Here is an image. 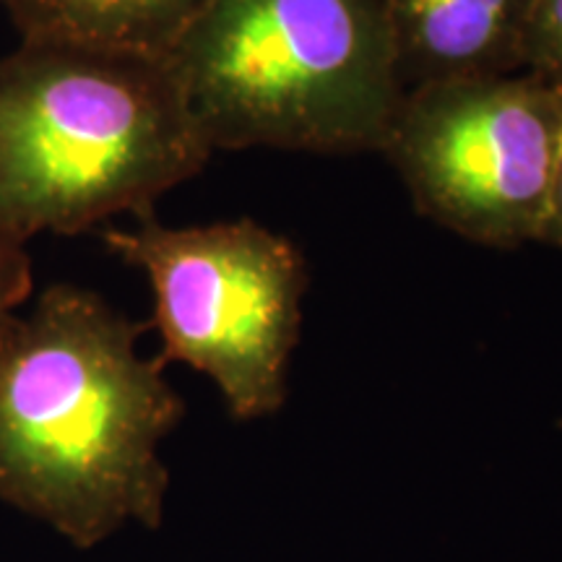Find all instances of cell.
Listing matches in <instances>:
<instances>
[{
  "label": "cell",
  "instance_id": "obj_7",
  "mask_svg": "<svg viewBox=\"0 0 562 562\" xmlns=\"http://www.w3.org/2000/svg\"><path fill=\"white\" fill-rule=\"evenodd\" d=\"M21 40L170 60L209 0H3Z\"/></svg>",
  "mask_w": 562,
  "mask_h": 562
},
{
  "label": "cell",
  "instance_id": "obj_10",
  "mask_svg": "<svg viewBox=\"0 0 562 562\" xmlns=\"http://www.w3.org/2000/svg\"><path fill=\"white\" fill-rule=\"evenodd\" d=\"M544 245H552V248L562 250V154H560V170H558V182H554V195H552V211L550 222H547Z\"/></svg>",
  "mask_w": 562,
  "mask_h": 562
},
{
  "label": "cell",
  "instance_id": "obj_3",
  "mask_svg": "<svg viewBox=\"0 0 562 562\" xmlns=\"http://www.w3.org/2000/svg\"><path fill=\"white\" fill-rule=\"evenodd\" d=\"M167 63L211 151H381L404 97L385 0H209Z\"/></svg>",
  "mask_w": 562,
  "mask_h": 562
},
{
  "label": "cell",
  "instance_id": "obj_4",
  "mask_svg": "<svg viewBox=\"0 0 562 562\" xmlns=\"http://www.w3.org/2000/svg\"><path fill=\"white\" fill-rule=\"evenodd\" d=\"M102 240L149 279L161 364L209 375L235 419L284 406L307 290L297 245L252 220L165 227L154 214Z\"/></svg>",
  "mask_w": 562,
  "mask_h": 562
},
{
  "label": "cell",
  "instance_id": "obj_11",
  "mask_svg": "<svg viewBox=\"0 0 562 562\" xmlns=\"http://www.w3.org/2000/svg\"><path fill=\"white\" fill-rule=\"evenodd\" d=\"M0 3H3V0H0Z\"/></svg>",
  "mask_w": 562,
  "mask_h": 562
},
{
  "label": "cell",
  "instance_id": "obj_9",
  "mask_svg": "<svg viewBox=\"0 0 562 562\" xmlns=\"http://www.w3.org/2000/svg\"><path fill=\"white\" fill-rule=\"evenodd\" d=\"M32 294V258L26 245L0 235V334Z\"/></svg>",
  "mask_w": 562,
  "mask_h": 562
},
{
  "label": "cell",
  "instance_id": "obj_8",
  "mask_svg": "<svg viewBox=\"0 0 562 562\" xmlns=\"http://www.w3.org/2000/svg\"><path fill=\"white\" fill-rule=\"evenodd\" d=\"M524 70L562 81V0H529Z\"/></svg>",
  "mask_w": 562,
  "mask_h": 562
},
{
  "label": "cell",
  "instance_id": "obj_2",
  "mask_svg": "<svg viewBox=\"0 0 562 562\" xmlns=\"http://www.w3.org/2000/svg\"><path fill=\"white\" fill-rule=\"evenodd\" d=\"M211 154L167 60L45 40L0 55L3 237L149 216Z\"/></svg>",
  "mask_w": 562,
  "mask_h": 562
},
{
  "label": "cell",
  "instance_id": "obj_1",
  "mask_svg": "<svg viewBox=\"0 0 562 562\" xmlns=\"http://www.w3.org/2000/svg\"><path fill=\"white\" fill-rule=\"evenodd\" d=\"M140 331L97 292L53 284L0 334V501L79 550L161 524L159 442L186 406Z\"/></svg>",
  "mask_w": 562,
  "mask_h": 562
},
{
  "label": "cell",
  "instance_id": "obj_6",
  "mask_svg": "<svg viewBox=\"0 0 562 562\" xmlns=\"http://www.w3.org/2000/svg\"><path fill=\"white\" fill-rule=\"evenodd\" d=\"M402 91L524 70L529 0H385Z\"/></svg>",
  "mask_w": 562,
  "mask_h": 562
},
{
  "label": "cell",
  "instance_id": "obj_5",
  "mask_svg": "<svg viewBox=\"0 0 562 562\" xmlns=\"http://www.w3.org/2000/svg\"><path fill=\"white\" fill-rule=\"evenodd\" d=\"M414 209L476 245L542 243L562 154V81L518 70L404 91L381 149Z\"/></svg>",
  "mask_w": 562,
  "mask_h": 562
}]
</instances>
